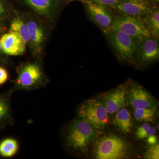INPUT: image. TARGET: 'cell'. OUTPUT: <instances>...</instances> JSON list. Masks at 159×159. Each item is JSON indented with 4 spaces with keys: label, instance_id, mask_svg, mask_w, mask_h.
<instances>
[{
    "label": "cell",
    "instance_id": "8fae6325",
    "mask_svg": "<svg viewBox=\"0 0 159 159\" xmlns=\"http://www.w3.org/2000/svg\"><path fill=\"white\" fill-rule=\"evenodd\" d=\"M154 8L147 0H121L111 9L118 14L142 18Z\"/></svg>",
    "mask_w": 159,
    "mask_h": 159
},
{
    "label": "cell",
    "instance_id": "d6986e66",
    "mask_svg": "<svg viewBox=\"0 0 159 159\" xmlns=\"http://www.w3.org/2000/svg\"><path fill=\"white\" fill-rule=\"evenodd\" d=\"M19 143L16 139L8 138L0 142V156L6 158H11L19 150Z\"/></svg>",
    "mask_w": 159,
    "mask_h": 159
},
{
    "label": "cell",
    "instance_id": "7402d4cb",
    "mask_svg": "<svg viewBox=\"0 0 159 159\" xmlns=\"http://www.w3.org/2000/svg\"><path fill=\"white\" fill-rule=\"evenodd\" d=\"M145 158L158 159L159 158V146L158 144L152 145L145 154Z\"/></svg>",
    "mask_w": 159,
    "mask_h": 159
},
{
    "label": "cell",
    "instance_id": "4fadbf2b",
    "mask_svg": "<svg viewBox=\"0 0 159 159\" xmlns=\"http://www.w3.org/2000/svg\"><path fill=\"white\" fill-rule=\"evenodd\" d=\"M127 100L134 108H147L155 107L153 97L140 85L133 84L127 93Z\"/></svg>",
    "mask_w": 159,
    "mask_h": 159
},
{
    "label": "cell",
    "instance_id": "5b68a950",
    "mask_svg": "<svg viewBox=\"0 0 159 159\" xmlns=\"http://www.w3.org/2000/svg\"><path fill=\"white\" fill-rule=\"evenodd\" d=\"M105 35L119 60L134 63L138 41L116 30H111Z\"/></svg>",
    "mask_w": 159,
    "mask_h": 159
},
{
    "label": "cell",
    "instance_id": "30bf717a",
    "mask_svg": "<svg viewBox=\"0 0 159 159\" xmlns=\"http://www.w3.org/2000/svg\"><path fill=\"white\" fill-rule=\"evenodd\" d=\"M41 18L47 22L54 23L57 19L61 0H21Z\"/></svg>",
    "mask_w": 159,
    "mask_h": 159
},
{
    "label": "cell",
    "instance_id": "603a6c76",
    "mask_svg": "<svg viewBox=\"0 0 159 159\" xmlns=\"http://www.w3.org/2000/svg\"><path fill=\"white\" fill-rule=\"evenodd\" d=\"M9 8L2 0H0V23H2L7 18L12 16Z\"/></svg>",
    "mask_w": 159,
    "mask_h": 159
},
{
    "label": "cell",
    "instance_id": "ffe728a7",
    "mask_svg": "<svg viewBox=\"0 0 159 159\" xmlns=\"http://www.w3.org/2000/svg\"><path fill=\"white\" fill-rule=\"evenodd\" d=\"M156 107L147 108H135L134 116L140 122H152L154 119Z\"/></svg>",
    "mask_w": 159,
    "mask_h": 159
},
{
    "label": "cell",
    "instance_id": "e0dca14e",
    "mask_svg": "<svg viewBox=\"0 0 159 159\" xmlns=\"http://www.w3.org/2000/svg\"><path fill=\"white\" fill-rule=\"evenodd\" d=\"M113 124L122 133H130L133 127V122L130 112L125 108L121 109L116 113L112 120Z\"/></svg>",
    "mask_w": 159,
    "mask_h": 159
},
{
    "label": "cell",
    "instance_id": "5bb4252c",
    "mask_svg": "<svg viewBox=\"0 0 159 159\" xmlns=\"http://www.w3.org/2000/svg\"><path fill=\"white\" fill-rule=\"evenodd\" d=\"M127 93L125 86L122 85L104 94L103 104L108 114L116 113L126 105Z\"/></svg>",
    "mask_w": 159,
    "mask_h": 159
},
{
    "label": "cell",
    "instance_id": "ac0fdd59",
    "mask_svg": "<svg viewBox=\"0 0 159 159\" xmlns=\"http://www.w3.org/2000/svg\"><path fill=\"white\" fill-rule=\"evenodd\" d=\"M143 22L152 37L159 38V9L155 8L150 13L142 18Z\"/></svg>",
    "mask_w": 159,
    "mask_h": 159
},
{
    "label": "cell",
    "instance_id": "2e32d148",
    "mask_svg": "<svg viewBox=\"0 0 159 159\" xmlns=\"http://www.w3.org/2000/svg\"><path fill=\"white\" fill-rule=\"evenodd\" d=\"M9 25V31L17 33L25 41L28 48H30V41L29 29L24 14L15 12L12 15Z\"/></svg>",
    "mask_w": 159,
    "mask_h": 159
},
{
    "label": "cell",
    "instance_id": "8992f818",
    "mask_svg": "<svg viewBox=\"0 0 159 159\" xmlns=\"http://www.w3.org/2000/svg\"><path fill=\"white\" fill-rule=\"evenodd\" d=\"M129 148L125 140L116 136L103 137L97 142L95 156L98 159H120L127 156Z\"/></svg>",
    "mask_w": 159,
    "mask_h": 159
},
{
    "label": "cell",
    "instance_id": "6da1fadb",
    "mask_svg": "<svg viewBox=\"0 0 159 159\" xmlns=\"http://www.w3.org/2000/svg\"><path fill=\"white\" fill-rule=\"evenodd\" d=\"M16 73L17 77L11 89L13 93L44 88L49 83L44 70L42 60L36 59L34 61L22 63L17 67Z\"/></svg>",
    "mask_w": 159,
    "mask_h": 159
},
{
    "label": "cell",
    "instance_id": "7c38bea8",
    "mask_svg": "<svg viewBox=\"0 0 159 159\" xmlns=\"http://www.w3.org/2000/svg\"><path fill=\"white\" fill-rule=\"evenodd\" d=\"M0 43L3 54L7 56H20L25 53L27 45L17 33L9 31L0 38Z\"/></svg>",
    "mask_w": 159,
    "mask_h": 159
},
{
    "label": "cell",
    "instance_id": "277c9868",
    "mask_svg": "<svg viewBox=\"0 0 159 159\" xmlns=\"http://www.w3.org/2000/svg\"><path fill=\"white\" fill-rule=\"evenodd\" d=\"M78 119L93 126L97 130L104 129L108 122V113L102 101L91 99L83 102L77 110Z\"/></svg>",
    "mask_w": 159,
    "mask_h": 159
},
{
    "label": "cell",
    "instance_id": "484cf974",
    "mask_svg": "<svg viewBox=\"0 0 159 159\" xmlns=\"http://www.w3.org/2000/svg\"><path fill=\"white\" fill-rule=\"evenodd\" d=\"M148 143L150 144L151 145H155L157 144V139L156 137L154 135L150 136L148 137Z\"/></svg>",
    "mask_w": 159,
    "mask_h": 159
},
{
    "label": "cell",
    "instance_id": "4316f807",
    "mask_svg": "<svg viewBox=\"0 0 159 159\" xmlns=\"http://www.w3.org/2000/svg\"><path fill=\"white\" fill-rule=\"evenodd\" d=\"M3 53L2 51V48H1V43H0V63L5 62H6V61L4 59V57H3ZM5 55V54H4Z\"/></svg>",
    "mask_w": 159,
    "mask_h": 159
},
{
    "label": "cell",
    "instance_id": "d4e9b609",
    "mask_svg": "<svg viewBox=\"0 0 159 159\" xmlns=\"http://www.w3.org/2000/svg\"><path fill=\"white\" fill-rule=\"evenodd\" d=\"M9 79V73L4 67L0 66V85H3Z\"/></svg>",
    "mask_w": 159,
    "mask_h": 159
},
{
    "label": "cell",
    "instance_id": "83f0119b",
    "mask_svg": "<svg viewBox=\"0 0 159 159\" xmlns=\"http://www.w3.org/2000/svg\"><path fill=\"white\" fill-rule=\"evenodd\" d=\"M149 2H158L159 0H147Z\"/></svg>",
    "mask_w": 159,
    "mask_h": 159
},
{
    "label": "cell",
    "instance_id": "44dd1931",
    "mask_svg": "<svg viewBox=\"0 0 159 159\" xmlns=\"http://www.w3.org/2000/svg\"><path fill=\"white\" fill-rule=\"evenodd\" d=\"M156 133L155 128L151 126L148 123H143L137 128L135 134L139 140L144 139L150 136L154 135Z\"/></svg>",
    "mask_w": 159,
    "mask_h": 159
},
{
    "label": "cell",
    "instance_id": "3957f363",
    "mask_svg": "<svg viewBox=\"0 0 159 159\" xmlns=\"http://www.w3.org/2000/svg\"><path fill=\"white\" fill-rule=\"evenodd\" d=\"M29 29V49L36 59L42 60L44 49L48 37L47 22L35 14H24Z\"/></svg>",
    "mask_w": 159,
    "mask_h": 159
},
{
    "label": "cell",
    "instance_id": "52a82bcc",
    "mask_svg": "<svg viewBox=\"0 0 159 159\" xmlns=\"http://www.w3.org/2000/svg\"><path fill=\"white\" fill-rule=\"evenodd\" d=\"M111 30L123 32L138 41L151 36L142 18L123 15H115Z\"/></svg>",
    "mask_w": 159,
    "mask_h": 159
},
{
    "label": "cell",
    "instance_id": "ba28073f",
    "mask_svg": "<svg viewBox=\"0 0 159 159\" xmlns=\"http://www.w3.org/2000/svg\"><path fill=\"white\" fill-rule=\"evenodd\" d=\"M81 1L90 19L104 34L111 31L115 16L111 8L87 0Z\"/></svg>",
    "mask_w": 159,
    "mask_h": 159
},
{
    "label": "cell",
    "instance_id": "cb8c5ba5",
    "mask_svg": "<svg viewBox=\"0 0 159 159\" xmlns=\"http://www.w3.org/2000/svg\"><path fill=\"white\" fill-rule=\"evenodd\" d=\"M87 1L97 3L102 6H107L111 9L117 5L121 0H87Z\"/></svg>",
    "mask_w": 159,
    "mask_h": 159
},
{
    "label": "cell",
    "instance_id": "9c48e42d",
    "mask_svg": "<svg viewBox=\"0 0 159 159\" xmlns=\"http://www.w3.org/2000/svg\"><path fill=\"white\" fill-rule=\"evenodd\" d=\"M159 58V39L150 36L138 41L134 63L142 66H147Z\"/></svg>",
    "mask_w": 159,
    "mask_h": 159
},
{
    "label": "cell",
    "instance_id": "9a60e30c",
    "mask_svg": "<svg viewBox=\"0 0 159 159\" xmlns=\"http://www.w3.org/2000/svg\"><path fill=\"white\" fill-rule=\"evenodd\" d=\"M14 93L11 89L0 94V131L15 123L11 107V97Z\"/></svg>",
    "mask_w": 159,
    "mask_h": 159
},
{
    "label": "cell",
    "instance_id": "7a4b0ae2",
    "mask_svg": "<svg viewBox=\"0 0 159 159\" xmlns=\"http://www.w3.org/2000/svg\"><path fill=\"white\" fill-rule=\"evenodd\" d=\"M98 135L99 131L77 118L70 123L65 132V145L76 154H81L86 151L89 145Z\"/></svg>",
    "mask_w": 159,
    "mask_h": 159
}]
</instances>
